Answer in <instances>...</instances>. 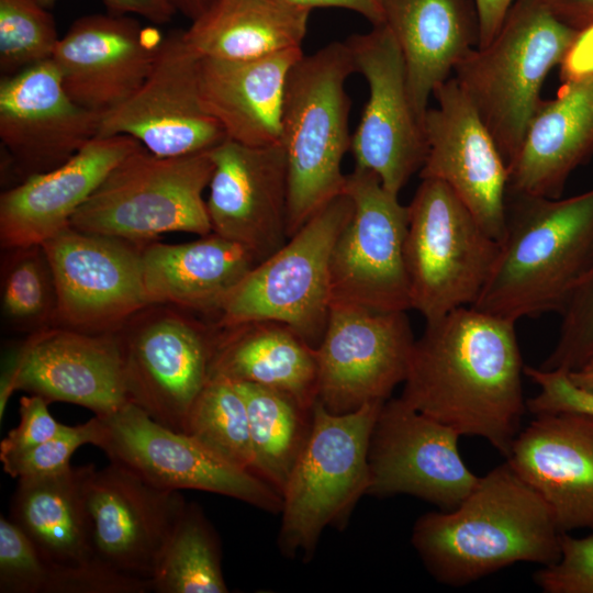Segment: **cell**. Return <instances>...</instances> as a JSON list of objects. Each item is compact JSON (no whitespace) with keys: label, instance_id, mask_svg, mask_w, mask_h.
I'll return each instance as SVG.
<instances>
[{"label":"cell","instance_id":"6da1fadb","mask_svg":"<svg viewBox=\"0 0 593 593\" xmlns=\"http://www.w3.org/2000/svg\"><path fill=\"white\" fill-rule=\"evenodd\" d=\"M515 324L473 306L426 322L400 399L506 457L527 410Z\"/></svg>","mask_w":593,"mask_h":593},{"label":"cell","instance_id":"7a4b0ae2","mask_svg":"<svg viewBox=\"0 0 593 593\" xmlns=\"http://www.w3.org/2000/svg\"><path fill=\"white\" fill-rule=\"evenodd\" d=\"M561 532L546 501L505 461L455 508L418 517L411 541L440 583L463 586L508 566H548Z\"/></svg>","mask_w":593,"mask_h":593},{"label":"cell","instance_id":"3957f363","mask_svg":"<svg viewBox=\"0 0 593 593\" xmlns=\"http://www.w3.org/2000/svg\"><path fill=\"white\" fill-rule=\"evenodd\" d=\"M593 265V188L569 198L507 192L505 230L473 307L517 322L561 313Z\"/></svg>","mask_w":593,"mask_h":593},{"label":"cell","instance_id":"277c9868","mask_svg":"<svg viewBox=\"0 0 593 593\" xmlns=\"http://www.w3.org/2000/svg\"><path fill=\"white\" fill-rule=\"evenodd\" d=\"M354 72L346 41L303 54L289 72L280 141L288 168V237L344 193L342 163L351 144L345 83Z\"/></svg>","mask_w":593,"mask_h":593},{"label":"cell","instance_id":"5b68a950","mask_svg":"<svg viewBox=\"0 0 593 593\" xmlns=\"http://www.w3.org/2000/svg\"><path fill=\"white\" fill-rule=\"evenodd\" d=\"M577 33L542 0H515L492 41L473 48L456 66L454 78L507 166L542 102L548 74L560 65Z\"/></svg>","mask_w":593,"mask_h":593},{"label":"cell","instance_id":"8992f818","mask_svg":"<svg viewBox=\"0 0 593 593\" xmlns=\"http://www.w3.org/2000/svg\"><path fill=\"white\" fill-rule=\"evenodd\" d=\"M385 401L343 414L315 401L309 437L282 491L278 545L311 556L322 532L342 526L370 485L369 446Z\"/></svg>","mask_w":593,"mask_h":593},{"label":"cell","instance_id":"52a82bcc","mask_svg":"<svg viewBox=\"0 0 593 593\" xmlns=\"http://www.w3.org/2000/svg\"><path fill=\"white\" fill-rule=\"evenodd\" d=\"M213 169L210 150L160 157L141 146L110 170L70 226L134 242H150L169 232L209 235L203 192Z\"/></svg>","mask_w":593,"mask_h":593},{"label":"cell","instance_id":"ba28073f","mask_svg":"<svg viewBox=\"0 0 593 593\" xmlns=\"http://www.w3.org/2000/svg\"><path fill=\"white\" fill-rule=\"evenodd\" d=\"M421 180L407 205L404 258L411 309L430 322L477 302L496 262L500 242L445 182Z\"/></svg>","mask_w":593,"mask_h":593},{"label":"cell","instance_id":"9c48e42d","mask_svg":"<svg viewBox=\"0 0 593 593\" xmlns=\"http://www.w3.org/2000/svg\"><path fill=\"white\" fill-rule=\"evenodd\" d=\"M353 211L354 203L345 192L318 210L245 276L223 303L216 326L275 321L316 348L332 304V251Z\"/></svg>","mask_w":593,"mask_h":593},{"label":"cell","instance_id":"30bf717a","mask_svg":"<svg viewBox=\"0 0 593 593\" xmlns=\"http://www.w3.org/2000/svg\"><path fill=\"white\" fill-rule=\"evenodd\" d=\"M219 327L194 313L150 303L114 332L127 401L155 422L184 432L210 379Z\"/></svg>","mask_w":593,"mask_h":593},{"label":"cell","instance_id":"8fae6325","mask_svg":"<svg viewBox=\"0 0 593 593\" xmlns=\"http://www.w3.org/2000/svg\"><path fill=\"white\" fill-rule=\"evenodd\" d=\"M94 446L150 484L171 491L198 490L236 499L267 512H281L282 494L257 474L225 460L190 435L170 429L126 402L98 416Z\"/></svg>","mask_w":593,"mask_h":593},{"label":"cell","instance_id":"7c38bea8","mask_svg":"<svg viewBox=\"0 0 593 593\" xmlns=\"http://www.w3.org/2000/svg\"><path fill=\"white\" fill-rule=\"evenodd\" d=\"M344 192L354 211L332 251V304L411 310L404 258L407 205L369 170L355 168L346 175Z\"/></svg>","mask_w":593,"mask_h":593},{"label":"cell","instance_id":"4fadbf2b","mask_svg":"<svg viewBox=\"0 0 593 593\" xmlns=\"http://www.w3.org/2000/svg\"><path fill=\"white\" fill-rule=\"evenodd\" d=\"M414 344L406 311L332 304L315 348L317 401L336 414L387 401L406 379Z\"/></svg>","mask_w":593,"mask_h":593},{"label":"cell","instance_id":"5bb4252c","mask_svg":"<svg viewBox=\"0 0 593 593\" xmlns=\"http://www.w3.org/2000/svg\"><path fill=\"white\" fill-rule=\"evenodd\" d=\"M356 72L366 79L369 98L351 135L355 168L376 174L382 186L398 194L421 170L427 144L409 90L405 61L387 25L345 40Z\"/></svg>","mask_w":593,"mask_h":593},{"label":"cell","instance_id":"9a60e30c","mask_svg":"<svg viewBox=\"0 0 593 593\" xmlns=\"http://www.w3.org/2000/svg\"><path fill=\"white\" fill-rule=\"evenodd\" d=\"M16 390L48 403L80 405L97 416L115 412L128 401L114 333L53 326L10 344L2 355L1 418Z\"/></svg>","mask_w":593,"mask_h":593},{"label":"cell","instance_id":"2e32d148","mask_svg":"<svg viewBox=\"0 0 593 593\" xmlns=\"http://www.w3.org/2000/svg\"><path fill=\"white\" fill-rule=\"evenodd\" d=\"M146 243L72 226L43 243L58 292L56 326L114 333L148 305L142 265Z\"/></svg>","mask_w":593,"mask_h":593},{"label":"cell","instance_id":"e0dca14e","mask_svg":"<svg viewBox=\"0 0 593 593\" xmlns=\"http://www.w3.org/2000/svg\"><path fill=\"white\" fill-rule=\"evenodd\" d=\"M199 60L182 30L169 32L146 80L102 115L97 137L130 136L160 157L208 152L225 141L222 125L201 102Z\"/></svg>","mask_w":593,"mask_h":593},{"label":"cell","instance_id":"ac0fdd59","mask_svg":"<svg viewBox=\"0 0 593 593\" xmlns=\"http://www.w3.org/2000/svg\"><path fill=\"white\" fill-rule=\"evenodd\" d=\"M459 437L452 427L416 411L400 398L388 399L370 439L368 494H410L441 511L455 508L480 478L463 462Z\"/></svg>","mask_w":593,"mask_h":593},{"label":"cell","instance_id":"d6986e66","mask_svg":"<svg viewBox=\"0 0 593 593\" xmlns=\"http://www.w3.org/2000/svg\"><path fill=\"white\" fill-rule=\"evenodd\" d=\"M102 115L70 98L52 58L1 77L5 176L15 186L64 165L98 136Z\"/></svg>","mask_w":593,"mask_h":593},{"label":"cell","instance_id":"ffe728a7","mask_svg":"<svg viewBox=\"0 0 593 593\" xmlns=\"http://www.w3.org/2000/svg\"><path fill=\"white\" fill-rule=\"evenodd\" d=\"M423 120L427 153L419 177L445 182L482 228L501 242L508 166L496 142L454 77L439 85Z\"/></svg>","mask_w":593,"mask_h":593},{"label":"cell","instance_id":"44dd1931","mask_svg":"<svg viewBox=\"0 0 593 593\" xmlns=\"http://www.w3.org/2000/svg\"><path fill=\"white\" fill-rule=\"evenodd\" d=\"M83 492L98 561L150 581L187 504L179 491L157 488L111 462L85 466Z\"/></svg>","mask_w":593,"mask_h":593},{"label":"cell","instance_id":"7402d4cb","mask_svg":"<svg viewBox=\"0 0 593 593\" xmlns=\"http://www.w3.org/2000/svg\"><path fill=\"white\" fill-rule=\"evenodd\" d=\"M214 169L206 209L215 233L258 262L287 240L288 168L281 143L249 146L226 138L210 150Z\"/></svg>","mask_w":593,"mask_h":593},{"label":"cell","instance_id":"603a6c76","mask_svg":"<svg viewBox=\"0 0 593 593\" xmlns=\"http://www.w3.org/2000/svg\"><path fill=\"white\" fill-rule=\"evenodd\" d=\"M164 36L130 15H83L53 54L63 86L79 105L107 113L127 100L150 74Z\"/></svg>","mask_w":593,"mask_h":593},{"label":"cell","instance_id":"cb8c5ba5","mask_svg":"<svg viewBox=\"0 0 593 593\" xmlns=\"http://www.w3.org/2000/svg\"><path fill=\"white\" fill-rule=\"evenodd\" d=\"M505 458L546 501L561 533L593 532V415H535Z\"/></svg>","mask_w":593,"mask_h":593},{"label":"cell","instance_id":"d4e9b609","mask_svg":"<svg viewBox=\"0 0 593 593\" xmlns=\"http://www.w3.org/2000/svg\"><path fill=\"white\" fill-rule=\"evenodd\" d=\"M141 146L125 135L96 137L64 165L4 189L1 248L43 244L70 226L74 214L110 170Z\"/></svg>","mask_w":593,"mask_h":593},{"label":"cell","instance_id":"484cf974","mask_svg":"<svg viewBox=\"0 0 593 593\" xmlns=\"http://www.w3.org/2000/svg\"><path fill=\"white\" fill-rule=\"evenodd\" d=\"M383 24L402 52L411 100L423 122L435 89L479 45L473 0H381Z\"/></svg>","mask_w":593,"mask_h":593},{"label":"cell","instance_id":"4316f807","mask_svg":"<svg viewBox=\"0 0 593 593\" xmlns=\"http://www.w3.org/2000/svg\"><path fill=\"white\" fill-rule=\"evenodd\" d=\"M302 56V48H292L249 60L200 57L201 102L228 139L249 146L280 143L287 79Z\"/></svg>","mask_w":593,"mask_h":593},{"label":"cell","instance_id":"83f0119b","mask_svg":"<svg viewBox=\"0 0 593 593\" xmlns=\"http://www.w3.org/2000/svg\"><path fill=\"white\" fill-rule=\"evenodd\" d=\"M257 264L245 247L215 233L179 244L154 239L145 244L142 253L149 304L172 305L212 322Z\"/></svg>","mask_w":593,"mask_h":593},{"label":"cell","instance_id":"f1b7e54d","mask_svg":"<svg viewBox=\"0 0 593 593\" xmlns=\"http://www.w3.org/2000/svg\"><path fill=\"white\" fill-rule=\"evenodd\" d=\"M593 154V78L563 83L542 100L508 164V191L561 198L570 175Z\"/></svg>","mask_w":593,"mask_h":593},{"label":"cell","instance_id":"f546056e","mask_svg":"<svg viewBox=\"0 0 593 593\" xmlns=\"http://www.w3.org/2000/svg\"><path fill=\"white\" fill-rule=\"evenodd\" d=\"M215 376L283 391L307 409L317 400L315 348L275 321L219 327L210 369Z\"/></svg>","mask_w":593,"mask_h":593},{"label":"cell","instance_id":"4dcf8cb0","mask_svg":"<svg viewBox=\"0 0 593 593\" xmlns=\"http://www.w3.org/2000/svg\"><path fill=\"white\" fill-rule=\"evenodd\" d=\"M85 466L19 479L9 518L27 536L52 572L98 562L83 492Z\"/></svg>","mask_w":593,"mask_h":593},{"label":"cell","instance_id":"1f68e13d","mask_svg":"<svg viewBox=\"0 0 593 593\" xmlns=\"http://www.w3.org/2000/svg\"><path fill=\"white\" fill-rule=\"evenodd\" d=\"M311 10L289 0H216L183 36L201 58H261L302 48Z\"/></svg>","mask_w":593,"mask_h":593},{"label":"cell","instance_id":"d6a6232c","mask_svg":"<svg viewBox=\"0 0 593 593\" xmlns=\"http://www.w3.org/2000/svg\"><path fill=\"white\" fill-rule=\"evenodd\" d=\"M233 382L246 404L256 474L282 494L309 437L312 409L283 391Z\"/></svg>","mask_w":593,"mask_h":593},{"label":"cell","instance_id":"836d02e7","mask_svg":"<svg viewBox=\"0 0 593 593\" xmlns=\"http://www.w3.org/2000/svg\"><path fill=\"white\" fill-rule=\"evenodd\" d=\"M158 593H227L217 535L201 507L188 503L153 578Z\"/></svg>","mask_w":593,"mask_h":593},{"label":"cell","instance_id":"e575fe53","mask_svg":"<svg viewBox=\"0 0 593 593\" xmlns=\"http://www.w3.org/2000/svg\"><path fill=\"white\" fill-rule=\"evenodd\" d=\"M0 309L12 333L29 336L56 326L58 292L43 244L2 249Z\"/></svg>","mask_w":593,"mask_h":593},{"label":"cell","instance_id":"d590c367","mask_svg":"<svg viewBox=\"0 0 593 593\" xmlns=\"http://www.w3.org/2000/svg\"><path fill=\"white\" fill-rule=\"evenodd\" d=\"M183 433L256 474L247 409L233 381L210 377L190 409Z\"/></svg>","mask_w":593,"mask_h":593},{"label":"cell","instance_id":"8d00e7d4","mask_svg":"<svg viewBox=\"0 0 593 593\" xmlns=\"http://www.w3.org/2000/svg\"><path fill=\"white\" fill-rule=\"evenodd\" d=\"M59 37L38 0H0V72L14 75L51 59Z\"/></svg>","mask_w":593,"mask_h":593},{"label":"cell","instance_id":"74e56055","mask_svg":"<svg viewBox=\"0 0 593 593\" xmlns=\"http://www.w3.org/2000/svg\"><path fill=\"white\" fill-rule=\"evenodd\" d=\"M560 315L557 343L539 367L571 372L593 361V265Z\"/></svg>","mask_w":593,"mask_h":593},{"label":"cell","instance_id":"f35d334b","mask_svg":"<svg viewBox=\"0 0 593 593\" xmlns=\"http://www.w3.org/2000/svg\"><path fill=\"white\" fill-rule=\"evenodd\" d=\"M101 430L94 415L85 424L67 428L33 448L0 458L3 470L12 478L45 477L69 469L72 454L82 445H96Z\"/></svg>","mask_w":593,"mask_h":593},{"label":"cell","instance_id":"ab89813d","mask_svg":"<svg viewBox=\"0 0 593 593\" xmlns=\"http://www.w3.org/2000/svg\"><path fill=\"white\" fill-rule=\"evenodd\" d=\"M51 568L27 536L10 519L0 518V592L46 593Z\"/></svg>","mask_w":593,"mask_h":593},{"label":"cell","instance_id":"60d3db41","mask_svg":"<svg viewBox=\"0 0 593 593\" xmlns=\"http://www.w3.org/2000/svg\"><path fill=\"white\" fill-rule=\"evenodd\" d=\"M559 559L534 575L545 593H593V532L585 537L561 534Z\"/></svg>","mask_w":593,"mask_h":593},{"label":"cell","instance_id":"b9f144b4","mask_svg":"<svg viewBox=\"0 0 593 593\" xmlns=\"http://www.w3.org/2000/svg\"><path fill=\"white\" fill-rule=\"evenodd\" d=\"M524 374L538 385V393L526 402L534 415L580 412L593 415V392L575 385L568 372L540 367H524Z\"/></svg>","mask_w":593,"mask_h":593},{"label":"cell","instance_id":"7bdbcfd3","mask_svg":"<svg viewBox=\"0 0 593 593\" xmlns=\"http://www.w3.org/2000/svg\"><path fill=\"white\" fill-rule=\"evenodd\" d=\"M150 581L122 574L100 561L70 571L52 572L46 593H146Z\"/></svg>","mask_w":593,"mask_h":593},{"label":"cell","instance_id":"ee69618b","mask_svg":"<svg viewBox=\"0 0 593 593\" xmlns=\"http://www.w3.org/2000/svg\"><path fill=\"white\" fill-rule=\"evenodd\" d=\"M48 404L35 394L20 399V422L1 440L0 458L33 448L67 428L51 415Z\"/></svg>","mask_w":593,"mask_h":593},{"label":"cell","instance_id":"f6af8a7d","mask_svg":"<svg viewBox=\"0 0 593 593\" xmlns=\"http://www.w3.org/2000/svg\"><path fill=\"white\" fill-rule=\"evenodd\" d=\"M559 66L562 83L593 78V24L578 31Z\"/></svg>","mask_w":593,"mask_h":593},{"label":"cell","instance_id":"bcb514c9","mask_svg":"<svg viewBox=\"0 0 593 593\" xmlns=\"http://www.w3.org/2000/svg\"><path fill=\"white\" fill-rule=\"evenodd\" d=\"M45 8H51L57 0H38ZM107 12L116 15L136 14L155 24L171 21L175 7L170 0H102Z\"/></svg>","mask_w":593,"mask_h":593},{"label":"cell","instance_id":"7dc6e473","mask_svg":"<svg viewBox=\"0 0 593 593\" xmlns=\"http://www.w3.org/2000/svg\"><path fill=\"white\" fill-rule=\"evenodd\" d=\"M479 19V45L489 44L500 30L515 0H473Z\"/></svg>","mask_w":593,"mask_h":593},{"label":"cell","instance_id":"c3c4849f","mask_svg":"<svg viewBox=\"0 0 593 593\" xmlns=\"http://www.w3.org/2000/svg\"><path fill=\"white\" fill-rule=\"evenodd\" d=\"M561 22L580 31L593 24V0H542Z\"/></svg>","mask_w":593,"mask_h":593},{"label":"cell","instance_id":"681fc988","mask_svg":"<svg viewBox=\"0 0 593 593\" xmlns=\"http://www.w3.org/2000/svg\"><path fill=\"white\" fill-rule=\"evenodd\" d=\"M295 4L313 8H340L367 19L372 26L383 24L381 0H289Z\"/></svg>","mask_w":593,"mask_h":593},{"label":"cell","instance_id":"f907efd6","mask_svg":"<svg viewBox=\"0 0 593 593\" xmlns=\"http://www.w3.org/2000/svg\"><path fill=\"white\" fill-rule=\"evenodd\" d=\"M177 12H180L191 21L201 15L216 0H170Z\"/></svg>","mask_w":593,"mask_h":593},{"label":"cell","instance_id":"816d5d0a","mask_svg":"<svg viewBox=\"0 0 593 593\" xmlns=\"http://www.w3.org/2000/svg\"><path fill=\"white\" fill-rule=\"evenodd\" d=\"M568 374L575 385L593 392V361Z\"/></svg>","mask_w":593,"mask_h":593}]
</instances>
